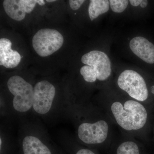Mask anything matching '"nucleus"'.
<instances>
[{
	"mask_svg": "<svg viewBox=\"0 0 154 154\" xmlns=\"http://www.w3.org/2000/svg\"><path fill=\"white\" fill-rule=\"evenodd\" d=\"M81 61L86 65L81 68L80 72L86 82L93 84L97 81L105 82L111 75V62L104 52L92 51L84 54Z\"/></svg>",
	"mask_w": 154,
	"mask_h": 154,
	"instance_id": "4",
	"label": "nucleus"
},
{
	"mask_svg": "<svg viewBox=\"0 0 154 154\" xmlns=\"http://www.w3.org/2000/svg\"><path fill=\"white\" fill-rule=\"evenodd\" d=\"M56 0H47L46 2H56Z\"/></svg>",
	"mask_w": 154,
	"mask_h": 154,
	"instance_id": "18",
	"label": "nucleus"
},
{
	"mask_svg": "<svg viewBox=\"0 0 154 154\" xmlns=\"http://www.w3.org/2000/svg\"><path fill=\"white\" fill-rule=\"evenodd\" d=\"M109 1L91 0L88 8L89 17L91 21L98 18L100 15L105 14L109 11Z\"/></svg>",
	"mask_w": 154,
	"mask_h": 154,
	"instance_id": "13",
	"label": "nucleus"
},
{
	"mask_svg": "<svg viewBox=\"0 0 154 154\" xmlns=\"http://www.w3.org/2000/svg\"><path fill=\"white\" fill-rule=\"evenodd\" d=\"M66 113L72 119L80 143L90 148L108 151L114 141L113 123L101 108L84 102L70 105Z\"/></svg>",
	"mask_w": 154,
	"mask_h": 154,
	"instance_id": "1",
	"label": "nucleus"
},
{
	"mask_svg": "<svg viewBox=\"0 0 154 154\" xmlns=\"http://www.w3.org/2000/svg\"><path fill=\"white\" fill-rule=\"evenodd\" d=\"M33 49L38 55L45 57L52 54L63 46V36L57 30L44 28L38 30L32 40Z\"/></svg>",
	"mask_w": 154,
	"mask_h": 154,
	"instance_id": "7",
	"label": "nucleus"
},
{
	"mask_svg": "<svg viewBox=\"0 0 154 154\" xmlns=\"http://www.w3.org/2000/svg\"><path fill=\"white\" fill-rule=\"evenodd\" d=\"M142 0H130L129 2L131 5L134 7H137L140 5Z\"/></svg>",
	"mask_w": 154,
	"mask_h": 154,
	"instance_id": "16",
	"label": "nucleus"
},
{
	"mask_svg": "<svg viewBox=\"0 0 154 154\" xmlns=\"http://www.w3.org/2000/svg\"><path fill=\"white\" fill-rule=\"evenodd\" d=\"M148 4V2L146 0H143L142 1V2L141 3L140 6L141 8H145L147 6Z\"/></svg>",
	"mask_w": 154,
	"mask_h": 154,
	"instance_id": "17",
	"label": "nucleus"
},
{
	"mask_svg": "<svg viewBox=\"0 0 154 154\" xmlns=\"http://www.w3.org/2000/svg\"><path fill=\"white\" fill-rule=\"evenodd\" d=\"M129 47L133 53L145 62L154 63V45L148 39L136 36L130 42Z\"/></svg>",
	"mask_w": 154,
	"mask_h": 154,
	"instance_id": "11",
	"label": "nucleus"
},
{
	"mask_svg": "<svg viewBox=\"0 0 154 154\" xmlns=\"http://www.w3.org/2000/svg\"><path fill=\"white\" fill-rule=\"evenodd\" d=\"M56 96V88L49 81L44 80L36 83L34 86L32 111L42 117L53 115L59 110L66 112L58 104Z\"/></svg>",
	"mask_w": 154,
	"mask_h": 154,
	"instance_id": "5",
	"label": "nucleus"
},
{
	"mask_svg": "<svg viewBox=\"0 0 154 154\" xmlns=\"http://www.w3.org/2000/svg\"><path fill=\"white\" fill-rule=\"evenodd\" d=\"M8 90L12 95L7 106L11 113L23 115L32 110L34 86L20 76H12L7 82Z\"/></svg>",
	"mask_w": 154,
	"mask_h": 154,
	"instance_id": "3",
	"label": "nucleus"
},
{
	"mask_svg": "<svg viewBox=\"0 0 154 154\" xmlns=\"http://www.w3.org/2000/svg\"><path fill=\"white\" fill-rule=\"evenodd\" d=\"M36 4L43 6L45 2L43 0H5L3 6L6 14L11 19L21 21L25 19L26 14L33 11Z\"/></svg>",
	"mask_w": 154,
	"mask_h": 154,
	"instance_id": "8",
	"label": "nucleus"
},
{
	"mask_svg": "<svg viewBox=\"0 0 154 154\" xmlns=\"http://www.w3.org/2000/svg\"><path fill=\"white\" fill-rule=\"evenodd\" d=\"M129 1L127 0H110V6L111 10L116 13H121L127 8Z\"/></svg>",
	"mask_w": 154,
	"mask_h": 154,
	"instance_id": "14",
	"label": "nucleus"
},
{
	"mask_svg": "<svg viewBox=\"0 0 154 154\" xmlns=\"http://www.w3.org/2000/svg\"><path fill=\"white\" fill-rule=\"evenodd\" d=\"M117 83L119 89L131 99L144 105L147 101L149 91L145 80L137 72L132 70H124L119 76Z\"/></svg>",
	"mask_w": 154,
	"mask_h": 154,
	"instance_id": "6",
	"label": "nucleus"
},
{
	"mask_svg": "<svg viewBox=\"0 0 154 154\" xmlns=\"http://www.w3.org/2000/svg\"><path fill=\"white\" fill-rule=\"evenodd\" d=\"M12 45V42L8 38L0 39V65L8 69L17 67L22 59L18 51L11 48Z\"/></svg>",
	"mask_w": 154,
	"mask_h": 154,
	"instance_id": "12",
	"label": "nucleus"
},
{
	"mask_svg": "<svg viewBox=\"0 0 154 154\" xmlns=\"http://www.w3.org/2000/svg\"><path fill=\"white\" fill-rule=\"evenodd\" d=\"M85 2L84 0H69V2L71 8L74 11H76L81 8Z\"/></svg>",
	"mask_w": 154,
	"mask_h": 154,
	"instance_id": "15",
	"label": "nucleus"
},
{
	"mask_svg": "<svg viewBox=\"0 0 154 154\" xmlns=\"http://www.w3.org/2000/svg\"><path fill=\"white\" fill-rule=\"evenodd\" d=\"M107 152V154H147L140 140L124 134L113 141Z\"/></svg>",
	"mask_w": 154,
	"mask_h": 154,
	"instance_id": "9",
	"label": "nucleus"
},
{
	"mask_svg": "<svg viewBox=\"0 0 154 154\" xmlns=\"http://www.w3.org/2000/svg\"><path fill=\"white\" fill-rule=\"evenodd\" d=\"M96 105L118 126L123 134L140 140L148 119L145 105L129 97L128 99L108 100Z\"/></svg>",
	"mask_w": 154,
	"mask_h": 154,
	"instance_id": "2",
	"label": "nucleus"
},
{
	"mask_svg": "<svg viewBox=\"0 0 154 154\" xmlns=\"http://www.w3.org/2000/svg\"><path fill=\"white\" fill-rule=\"evenodd\" d=\"M44 139L34 132H28L22 138L23 154H52Z\"/></svg>",
	"mask_w": 154,
	"mask_h": 154,
	"instance_id": "10",
	"label": "nucleus"
}]
</instances>
